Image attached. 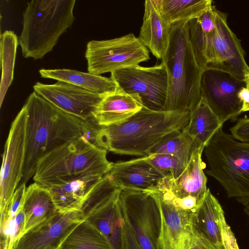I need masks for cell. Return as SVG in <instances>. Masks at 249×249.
<instances>
[{
    "instance_id": "obj_1",
    "label": "cell",
    "mask_w": 249,
    "mask_h": 249,
    "mask_svg": "<svg viewBox=\"0 0 249 249\" xmlns=\"http://www.w3.org/2000/svg\"><path fill=\"white\" fill-rule=\"evenodd\" d=\"M190 112L154 110L144 107L125 121L102 126L99 147L114 153L145 156L166 136L183 129Z\"/></svg>"
},
{
    "instance_id": "obj_2",
    "label": "cell",
    "mask_w": 249,
    "mask_h": 249,
    "mask_svg": "<svg viewBox=\"0 0 249 249\" xmlns=\"http://www.w3.org/2000/svg\"><path fill=\"white\" fill-rule=\"evenodd\" d=\"M23 106L27 113L26 148L19 185L34 177L37 162L43 156L81 136V119L60 110L35 91Z\"/></svg>"
},
{
    "instance_id": "obj_3",
    "label": "cell",
    "mask_w": 249,
    "mask_h": 249,
    "mask_svg": "<svg viewBox=\"0 0 249 249\" xmlns=\"http://www.w3.org/2000/svg\"><path fill=\"white\" fill-rule=\"evenodd\" d=\"M189 20L171 24L169 41L161 58L168 76V91L163 110L190 112L201 100L203 71L192 48L187 32Z\"/></svg>"
},
{
    "instance_id": "obj_4",
    "label": "cell",
    "mask_w": 249,
    "mask_h": 249,
    "mask_svg": "<svg viewBox=\"0 0 249 249\" xmlns=\"http://www.w3.org/2000/svg\"><path fill=\"white\" fill-rule=\"evenodd\" d=\"M107 151L81 136L49 152L37 162L33 180L49 188L71 180L93 176L104 177L112 162Z\"/></svg>"
},
{
    "instance_id": "obj_5",
    "label": "cell",
    "mask_w": 249,
    "mask_h": 249,
    "mask_svg": "<svg viewBox=\"0 0 249 249\" xmlns=\"http://www.w3.org/2000/svg\"><path fill=\"white\" fill-rule=\"evenodd\" d=\"M75 0H33L27 3L18 38L24 57L40 59L52 51L75 19Z\"/></svg>"
},
{
    "instance_id": "obj_6",
    "label": "cell",
    "mask_w": 249,
    "mask_h": 249,
    "mask_svg": "<svg viewBox=\"0 0 249 249\" xmlns=\"http://www.w3.org/2000/svg\"><path fill=\"white\" fill-rule=\"evenodd\" d=\"M206 173L227 196L245 207L249 204V142L239 141L220 127L204 147Z\"/></svg>"
},
{
    "instance_id": "obj_7",
    "label": "cell",
    "mask_w": 249,
    "mask_h": 249,
    "mask_svg": "<svg viewBox=\"0 0 249 249\" xmlns=\"http://www.w3.org/2000/svg\"><path fill=\"white\" fill-rule=\"evenodd\" d=\"M216 30L206 34L198 24L189 29L188 36L196 59L202 70H214L244 80L249 72L241 40L227 23V15L215 11Z\"/></svg>"
},
{
    "instance_id": "obj_8",
    "label": "cell",
    "mask_w": 249,
    "mask_h": 249,
    "mask_svg": "<svg viewBox=\"0 0 249 249\" xmlns=\"http://www.w3.org/2000/svg\"><path fill=\"white\" fill-rule=\"evenodd\" d=\"M88 72L95 75L133 66L150 59L148 49L133 33L88 42L85 52Z\"/></svg>"
},
{
    "instance_id": "obj_9",
    "label": "cell",
    "mask_w": 249,
    "mask_h": 249,
    "mask_svg": "<svg viewBox=\"0 0 249 249\" xmlns=\"http://www.w3.org/2000/svg\"><path fill=\"white\" fill-rule=\"evenodd\" d=\"M121 189L105 175L90 192L81 210L87 221L122 249L121 231L124 218L120 203Z\"/></svg>"
},
{
    "instance_id": "obj_10",
    "label": "cell",
    "mask_w": 249,
    "mask_h": 249,
    "mask_svg": "<svg viewBox=\"0 0 249 249\" xmlns=\"http://www.w3.org/2000/svg\"><path fill=\"white\" fill-rule=\"evenodd\" d=\"M120 203L123 214L142 249H160L159 207L150 192L122 189Z\"/></svg>"
},
{
    "instance_id": "obj_11",
    "label": "cell",
    "mask_w": 249,
    "mask_h": 249,
    "mask_svg": "<svg viewBox=\"0 0 249 249\" xmlns=\"http://www.w3.org/2000/svg\"><path fill=\"white\" fill-rule=\"evenodd\" d=\"M110 77L122 91L138 95L143 107L163 110L168 91V76L162 62L149 67L137 65L122 68L111 72Z\"/></svg>"
},
{
    "instance_id": "obj_12",
    "label": "cell",
    "mask_w": 249,
    "mask_h": 249,
    "mask_svg": "<svg viewBox=\"0 0 249 249\" xmlns=\"http://www.w3.org/2000/svg\"><path fill=\"white\" fill-rule=\"evenodd\" d=\"M27 113L24 106L12 122L2 154L0 176V210L4 211L23 176L26 148Z\"/></svg>"
},
{
    "instance_id": "obj_13",
    "label": "cell",
    "mask_w": 249,
    "mask_h": 249,
    "mask_svg": "<svg viewBox=\"0 0 249 249\" xmlns=\"http://www.w3.org/2000/svg\"><path fill=\"white\" fill-rule=\"evenodd\" d=\"M246 87L244 80L223 71L204 70L200 81L202 98L217 116L221 123L234 122L242 113L239 91Z\"/></svg>"
},
{
    "instance_id": "obj_14",
    "label": "cell",
    "mask_w": 249,
    "mask_h": 249,
    "mask_svg": "<svg viewBox=\"0 0 249 249\" xmlns=\"http://www.w3.org/2000/svg\"><path fill=\"white\" fill-rule=\"evenodd\" d=\"M204 148H197L181 175L174 179L166 177L159 190L164 192L180 208L195 213L203 200L208 188L202 160Z\"/></svg>"
},
{
    "instance_id": "obj_15",
    "label": "cell",
    "mask_w": 249,
    "mask_h": 249,
    "mask_svg": "<svg viewBox=\"0 0 249 249\" xmlns=\"http://www.w3.org/2000/svg\"><path fill=\"white\" fill-rule=\"evenodd\" d=\"M150 192L160 213V249H190L195 236V213L177 206L163 192Z\"/></svg>"
},
{
    "instance_id": "obj_16",
    "label": "cell",
    "mask_w": 249,
    "mask_h": 249,
    "mask_svg": "<svg viewBox=\"0 0 249 249\" xmlns=\"http://www.w3.org/2000/svg\"><path fill=\"white\" fill-rule=\"evenodd\" d=\"M33 88L34 91L57 108L83 120L93 116L104 97L62 81L53 84L38 82Z\"/></svg>"
},
{
    "instance_id": "obj_17",
    "label": "cell",
    "mask_w": 249,
    "mask_h": 249,
    "mask_svg": "<svg viewBox=\"0 0 249 249\" xmlns=\"http://www.w3.org/2000/svg\"><path fill=\"white\" fill-rule=\"evenodd\" d=\"M85 220L81 211L60 213L25 232L13 249H59L74 229Z\"/></svg>"
},
{
    "instance_id": "obj_18",
    "label": "cell",
    "mask_w": 249,
    "mask_h": 249,
    "mask_svg": "<svg viewBox=\"0 0 249 249\" xmlns=\"http://www.w3.org/2000/svg\"><path fill=\"white\" fill-rule=\"evenodd\" d=\"M107 175L121 189L147 192L159 191L166 178L147 161L145 156L112 163Z\"/></svg>"
},
{
    "instance_id": "obj_19",
    "label": "cell",
    "mask_w": 249,
    "mask_h": 249,
    "mask_svg": "<svg viewBox=\"0 0 249 249\" xmlns=\"http://www.w3.org/2000/svg\"><path fill=\"white\" fill-rule=\"evenodd\" d=\"M194 225L195 231L218 249H227L228 243L234 237L220 203L209 189L195 213Z\"/></svg>"
},
{
    "instance_id": "obj_20",
    "label": "cell",
    "mask_w": 249,
    "mask_h": 249,
    "mask_svg": "<svg viewBox=\"0 0 249 249\" xmlns=\"http://www.w3.org/2000/svg\"><path fill=\"white\" fill-rule=\"evenodd\" d=\"M171 25L161 14L158 0H146L143 22L138 36L152 54L161 59L168 48Z\"/></svg>"
},
{
    "instance_id": "obj_21",
    "label": "cell",
    "mask_w": 249,
    "mask_h": 249,
    "mask_svg": "<svg viewBox=\"0 0 249 249\" xmlns=\"http://www.w3.org/2000/svg\"><path fill=\"white\" fill-rule=\"evenodd\" d=\"M142 107L138 95L128 94L119 89L104 96L93 116L100 125L108 126L125 121Z\"/></svg>"
},
{
    "instance_id": "obj_22",
    "label": "cell",
    "mask_w": 249,
    "mask_h": 249,
    "mask_svg": "<svg viewBox=\"0 0 249 249\" xmlns=\"http://www.w3.org/2000/svg\"><path fill=\"white\" fill-rule=\"evenodd\" d=\"M103 177L75 179L47 189L60 213L80 211L88 196Z\"/></svg>"
},
{
    "instance_id": "obj_23",
    "label": "cell",
    "mask_w": 249,
    "mask_h": 249,
    "mask_svg": "<svg viewBox=\"0 0 249 249\" xmlns=\"http://www.w3.org/2000/svg\"><path fill=\"white\" fill-rule=\"evenodd\" d=\"M22 208L25 215L23 234L58 211L49 190L36 182L26 188Z\"/></svg>"
},
{
    "instance_id": "obj_24",
    "label": "cell",
    "mask_w": 249,
    "mask_h": 249,
    "mask_svg": "<svg viewBox=\"0 0 249 249\" xmlns=\"http://www.w3.org/2000/svg\"><path fill=\"white\" fill-rule=\"evenodd\" d=\"M42 78L68 83L101 96L116 91L119 88L110 77L71 69L39 70Z\"/></svg>"
},
{
    "instance_id": "obj_25",
    "label": "cell",
    "mask_w": 249,
    "mask_h": 249,
    "mask_svg": "<svg viewBox=\"0 0 249 249\" xmlns=\"http://www.w3.org/2000/svg\"><path fill=\"white\" fill-rule=\"evenodd\" d=\"M223 124L217 116L201 98L190 112L189 122L183 130L199 146L205 147Z\"/></svg>"
},
{
    "instance_id": "obj_26",
    "label": "cell",
    "mask_w": 249,
    "mask_h": 249,
    "mask_svg": "<svg viewBox=\"0 0 249 249\" xmlns=\"http://www.w3.org/2000/svg\"><path fill=\"white\" fill-rule=\"evenodd\" d=\"M59 249H114L107 238L86 220L69 235Z\"/></svg>"
},
{
    "instance_id": "obj_27",
    "label": "cell",
    "mask_w": 249,
    "mask_h": 249,
    "mask_svg": "<svg viewBox=\"0 0 249 249\" xmlns=\"http://www.w3.org/2000/svg\"><path fill=\"white\" fill-rule=\"evenodd\" d=\"M160 11L171 25L201 15L212 5L211 0H158Z\"/></svg>"
},
{
    "instance_id": "obj_28",
    "label": "cell",
    "mask_w": 249,
    "mask_h": 249,
    "mask_svg": "<svg viewBox=\"0 0 249 249\" xmlns=\"http://www.w3.org/2000/svg\"><path fill=\"white\" fill-rule=\"evenodd\" d=\"M199 147L201 146L196 143L182 129L173 132L166 136L151 150L149 154L152 153L170 154L176 157L187 166L193 154Z\"/></svg>"
},
{
    "instance_id": "obj_29",
    "label": "cell",
    "mask_w": 249,
    "mask_h": 249,
    "mask_svg": "<svg viewBox=\"0 0 249 249\" xmlns=\"http://www.w3.org/2000/svg\"><path fill=\"white\" fill-rule=\"evenodd\" d=\"M19 44L17 35L13 31H5L0 36V62L1 77L0 86V107L14 75L17 48Z\"/></svg>"
},
{
    "instance_id": "obj_30",
    "label": "cell",
    "mask_w": 249,
    "mask_h": 249,
    "mask_svg": "<svg viewBox=\"0 0 249 249\" xmlns=\"http://www.w3.org/2000/svg\"><path fill=\"white\" fill-rule=\"evenodd\" d=\"M147 161L166 177L175 179L186 166L176 157L165 153H152L145 156Z\"/></svg>"
},
{
    "instance_id": "obj_31",
    "label": "cell",
    "mask_w": 249,
    "mask_h": 249,
    "mask_svg": "<svg viewBox=\"0 0 249 249\" xmlns=\"http://www.w3.org/2000/svg\"><path fill=\"white\" fill-rule=\"evenodd\" d=\"M94 116L86 120H82L81 123V137L91 144L97 146V139L102 128Z\"/></svg>"
},
{
    "instance_id": "obj_32",
    "label": "cell",
    "mask_w": 249,
    "mask_h": 249,
    "mask_svg": "<svg viewBox=\"0 0 249 249\" xmlns=\"http://www.w3.org/2000/svg\"><path fill=\"white\" fill-rule=\"evenodd\" d=\"M124 218L121 231L122 249H142L124 216Z\"/></svg>"
},
{
    "instance_id": "obj_33",
    "label": "cell",
    "mask_w": 249,
    "mask_h": 249,
    "mask_svg": "<svg viewBox=\"0 0 249 249\" xmlns=\"http://www.w3.org/2000/svg\"><path fill=\"white\" fill-rule=\"evenodd\" d=\"M230 130L231 134L236 140L249 142V117L245 115L237 120Z\"/></svg>"
},
{
    "instance_id": "obj_34",
    "label": "cell",
    "mask_w": 249,
    "mask_h": 249,
    "mask_svg": "<svg viewBox=\"0 0 249 249\" xmlns=\"http://www.w3.org/2000/svg\"><path fill=\"white\" fill-rule=\"evenodd\" d=\"M213 5L197 18L201 28L206 34H210L216 30L215 11Z\"/></svg>"
},
{
    "instance_id": "obj_35",
    "label": "cell",
    "mask_w": 249,
    "mask_h": 249,
    "mask_svg": "<svg viewBox=\"0 0 249 249\" xmlns=\"http://www.w3.org/2000/svg\"><path fill=\"white\" fill-rule=\"evenodd\" d=\"M190 249H218L213 243L195 230V236Z\"/></svg>"
},
{
    "instance_id": "obj_36",
    "label": "cell",
    "mask_w": 249,
    "mask_h": 249,
    "mask_svg": "<svg viewBox=\"0 0 249 249\" xmlns=\"http://www.w3.org/2000/svg\"><path fill=\"white\" fill-rule=\"evenodd\" d=\"M238 97L243 103L242 112L249 107V89L243 88L238 93Z\"/></svg>"
},
{
    "instance_id": "obj_37",
    "label": "cell",
    "mask_w": 249,
    "mask_h": 249,
    "mask_svg": "<svg viewBox=\"0 0 249 249\" xmlns=\"http://www.w3.org/2000/svg\"><path fill=\"white\" fill-rule=\"evenodd\" d=\"M244 81L246 83V88L249 89V72L245 77ZM249 111V107L246 109L245 112Z\"/></svg>"
},
{
    "instance_id": "obj_38",
    "label": "cell",
    "mask_w": 249,
    "mask_h": 249,
    "mask_svg": "<svg viewBox=\"0 0 249 249\" xmlns=\"http://www.w3.org/2000/svg\"><path fill=\"white\" fill-rule=\"evenodd\" d=\"M244 211L245 213L249 216V204L245 206Z\"/></svg>"
}]
</instances>
